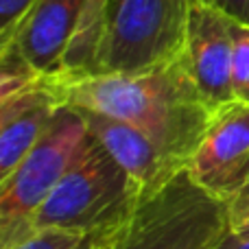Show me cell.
Returning <instances> with one entry per match:
<instances>
[{
	"instance_id": "7",
	"label": "cell",
	"mask_w": 249,
	"mask_h": 249,
	"mask_svg": "<svg viewBox=\"0 0 249 249\" xmlns=\"http://www.w3.org/2000/svg\"><path fill=\"white\" fill-rule=\"evenodd\" d=\"M190 179L228 203L249 181V105L234 103L214 121L190 158Z\"/></svg>"
},
{
	"instance_id": "10",
	"label": "cell",
	"mask_w": 249,
	"mask_h": 249,
	"mask_svg": "<svg viewBox=\"0 0 249 249\" xmlns=\"http://www.w3.org/2000/svg\"><path fill=\"white\" fill-rule=\"evenodd\" d=\"M86 0H37L9 44L44 74H57L77 33ZM0 46V48H4Z\"/></svg>"
},
{
	"instance_id": "15",
	"label": "cell",
	"mask_w": 249,
	"mask_h": 249,
	"mask_svg": "<svg viewBox=\"0 0 249 249\" xmlns=\"http://www.w3.org/2000/svg\"><path fill=\"white\" fill-rule=\"evenodd\" d=\"M37 0H0V46L9 44L18 24Z\"/></svg>"
},
{
	"instance_id": "2",
	"label": "cell",
	"mask_w": 249,
	"mask_h": 249,
	"mask_svg": "<svg viewBox=\"0 0 249 249\" xmlns=\"http://www.w3.org/2000/svg\"><path fill=\"white\" fill-rule=\"evenodd\" d=\"M142 201L138 184L90 133L83 153L35 214L33 230L99 232L129 221Z\"/></svg>"
},
{
	"instance_id": "16",
	"label": "cell",
	"mask_w": 249,
	"mask_h": 249,
	"mask_svg": "<svg viewBox=\"0 0 249 249\" xmlns=\"http://www.w3.org/2000/svg\"><path fill=\"white\" fill-rule=\"evenodd\" d=\"M199 2L225 13V16L232 18L234 22L249 24V0H199Z\"/></svg>"
},
{
	"instance_id": "5",
	"label": "cell",
	"mask_w": 249,
	"mask_h": 249,
	"mask_svg": "<svg viewBox=\"0 0 249 249\" xmlns=\"http://www.w3.org/2000/svg\"><path fill=\"white\" fill-rule=\"evenodd\" d=\"M195 0H112L90 74H136L181 55Z\"/></svg>"
},
{
	"instance_id": "9",
	"label": "cell",
	"mask_w": 249,
	"mask_h": 249,
	"mask_svg": "<svg viewBox=\"0 0 249 249\" xmlns=\"http://www.w3.org/2000/svg\"><path fill=\"white\" fill-rule=\"evenodd\" d=\"M64 105L53 74L44 77L31 90L0 103V179L37 144Z\"/></svg>"
},
{
	"instance_id": "11",
	"label": "cell",
	"mask_w": 249,
	"mask_h": 249,
	"mask_svg": "<svg viewBox=\"0 0 249 249\" xmlns=\"http://www.w3.org/2000/svg\"><path fill=\"white\" fill-rule=\"evenodd\" d=\"M112 0H86L79 20L77 33L68 46V53L64 57V66L57 74L64 77H83L92 72V66L96 59L101 37L105 31V18L109 11Z\"/></svg>"
},
{
	"instance_id": "17",
	"label": "cell",
	"mask_w": 249,
	"mask_h": 249,
	"mask_svg": "<svg viewBox=\"0 0 249 249\" xmlns=\"http://www.w3.org/2000/svg\"><path fill=\"white\" fill-rule=\"evenodd\" d=\"M230 236L249 241V210L230 212Z\"/></svg>"
},
{
	"instance_id": "14",
	"label": "cell",
	"mask_w": 249,
	"mask_h": 249,
	"mask_svg": "<svg viewBox=\"0 0 249 249\" xmlns=\"http://www.w3.org/2000/svg\"><path fill=\"white\" fill-rule=\"evenodd\" d=\"M232 90L236 103L249 105V24L232 20Z\"/></svg>"
},
{
	"instance_id": "13",
	"label": "cell",
	"mask_w": 249,
	"mask_h": 249,
	"mask_svg": "<svg viewBox=\"0 0 249 249\" xmlns=\"http://www.w3.org/2000/svg\"><path fill=\"white\" fill-rule=\"evenodd\" d=\"M44 77H48V74L39 72L16 48H0V103L13 99L24 90H31Z\"/></svg>"
},
{
	"instance_id": "8",
	"label": "cell",
	"mask_w": 249,
	"mask_h": 249,
	"mask_svg": "<svg viewBox=\"0 0 249 249\" xmlns=\"http://www.w3.org/2000/svg\"><path fill=\"white\" fill-rule=\"evenodd\" d=\"M74 109L83 116L92 136L129 173V177L138 184L144 199L162 190L177 173L186 171V166L164 155L153 144V140L146 138L133 124L109 116V114L94 112V109Z\"/></svg>"
},
{
	"instance_id": "18",
	"label": "cell",
	"mask_w": 249,
	"mask_h": 249,
	"mask_svg": "<svg viewBox=\"0 0 249 249\" xmlns=\"http://www.w3.org/2000/svg\"><path fill=\"white\" fill-rule=\"evenodd\" d=\"M228 208L230 212H243V210H249V181L241 188V193L236 197H232L228 201Z\"/></svg>"
},
{
	"instance_id": "19",
	"label": "cell",
	"mask_w": 249,
	"mask_h": 249,
	"mask_svg": "<svg viewBox=\"0 0 249 249\" xmlns=\"http://www.w3.org/2000/svg\"><path fill=\"white\" fill-rule=\"evenodd\" d=\"M214 249H249V241H238V238L230 236V232H228L225 238Z\"/></svg>"
},
{
	"instance_id": "12",
	"label": "cell",
	"mask_w": 249,
	"mask_h": 249,
	"mask_svg": "<svg viewBox=\"0 0 249 249\" xmlns=\"http://www.w3.org/2000/svg\"><path fill=\"white\" fill-rule=\"evenodd\" d=\"M127 223L129 221H124L121 225H114V228L99 230V232L42 228V230H33L29 236H24L9 249H109L121 238Z\"/></svg>"
},
{
	"instance_id": "4",
	"label": "cell",
	"mask_w": 249,
	"mask_h": 249,
	"mask_svg": "<svg viewBox=\"0 0 249 249\" xmlns=\"http://www.w3.org/2000/svg\"><path fill=\"white\" fill-rule=\"evenodd\" d=\"M88 140L90 129L83 116L64 105L37 144L0 179V249L33 232L35 214L79 160Z\"/></svg>"
},
{
	"instance_id": "6",
	"label": "cell",
	"mask_w": 249,
	"mask_h": 249,
	"mask_svg": "<svg viewBox=\"0 0 249 249\" xmlns=\"http://www.w3.org/2000/svg\"><path fill=\"white\" fill-rule=\"evenodd\" d=\"M232 18L195 0L181 57L193 81L216 114L236 103L232 90Z\"/></svg>"
},
{
	"instance_id": "3",
	"label": "cell",
	"mask_w": 249,
	"mask_h": 249,
	"mask_svg": "<svg viewBox=\"0 0 249 249\" xmlns=\"http://www.w3.org/2000/svg\"><path fill=\"white\" fill-rule=\"evenodd\" d=\"M228 232V203L181 171L136 208L109 249H214Z\"/></svg>"
},
{
	"instance_id": "1",
	"label": "cell",
	"mask_w": 249,
	"mask_h": 249,
	"mask_svg": "<svg viewBox=\"0 0 249 249\" xmlns=\"http://www.w3.org/2000/svg\"><path fill=\"white\" fill-rule=\"evenodd\" d=\"M70 107L94 109L140 129L171 160L188 166L219 114L193 81L184 57L136 74H53Z\"/></svg>"
}]
</instances>
